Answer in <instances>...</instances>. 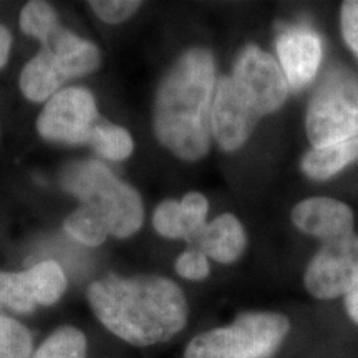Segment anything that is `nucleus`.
I'll use <instances>...</instances> for the list:
<instances>
[{
  "instance_id": "1",
  "label": "nucleus",
  "mask_w": 358,
  "mask_h": 358,
  "mask_svg": "<svg viewBox=\"0 0 358 358\" xmlns=\"http://www.w3.org/2000/svg\"><path fill=\"white\" fill-rule=\"evenodd\" d=\"M87 294L96 319L136 347L166 342L187 322L185 294L166 277L110 274L92 282Z\"/></svg>"
},
{
  "instance_id": "2",
  "label": "nucleus",
  "mask_w": 358,
  "mask_h": 358,
  "mask_svg": "<svg viewBox=\"0 0 358 358\" xmlns=\"http://www.w3.org/2000/svg\"><path fill=\"white\" fill-rule=\"evenodd\" d=\"M216 65L206 48H191L159 85L155 103V134L185 161H198L211 145V110Z\"/></svg>"
},
{
  "instance_id": "3",
  "label": "nucleus",
  "mask_w": 358,
  "mask_h": 358,
  "mask_svg": "<svg viewBox=\"0 0 358 358\" xmlns=\"http://www.w3.org/2000/svg\"><path fill=\"white\" fill-rule=\"evenodd\" d=\"M62 186L100 214L108 234L124 239L140 231L145 217L140 194L100 161L70 164L62 174Z\"/></svg>"
},
{
  "instance_id": "4",
  "label": "nucleus",
  "mask_w": 358,
  "mask_h": 358,
  "mask_svg": "<svg viewBox=\"0 0 358 358\" xmlns=\"http://www.w3.org/2000/svg\"><path fill=\"white\" fill-rule=\"evenodd\" d=\"M290 322L274 312H245L232 324L198 335L185 358H272L287 337Z\"/></svg>"
},
{
  "instance_id": "5",
  "label": "nucleus",
  "mask_w": 358,
  "mask_h": 358,
  "mask_svg": "<svg viewBox=\"0 0 358 358\" xmlns=\"http://www.w3.org/2000/svg\"><path fill=\"white\" fill-rule=\"evenodd\" d=\"M98 65L100 52L95 45L58 27L45 40L42 50L25 65L20 90L30 101L48 100L65 82L92 73Z\"/></svg>"
},
{
  "instance_id": "6",
  "label": "nucleus",
  "mask_w": 358,
  "mask_h": 358,
  "mask_svg": "<svg viewBox=\"0 0 358 358\" xmlns=\"http://www.w3.org/2000/svg\"><path fill=\"white\" fill-rule=\"evenodd\" d=\"M217 87L256 124L262 116L279 110L289 93L279 64L256 45H249L241 52L232 75L219 78Z\"/></svg>"
},
{
  "instance_id": "7",
  "label": "nucleus",
  "mask_w": 358,
  "mask_h": 358,
  "mask_svg": "<svg viewBox=\"0 0 358 358\" xmlns=\"http://www.w3.org/2000/svg\"><path fill=\"white\" fill-rule=\"evenodd\" d=\"M306 128L313 150H322L358 134V78L334 71L313 93Z\"/></svg>"
},
{
  "instance_id": "8",
  "label": "nucleus",
  "mask_w": 358,
  "mask_h": 358,
  "mask_svg": "<svg viewBox=\"0 0 358 358\" xmlns=\"http://www.w3.org/2000/svg\"><path fill=\"white\" fill-rule=\"evenodd\" d=\"M98 124L95 98L85 88L60 90L47 101L37 120V129L45 140L85 145Z\"/></svg>"
},
{
  "instance_id": "9",
  "label": "nucleus",
  "mask_w": 358,
  "mask_h": 358,
  "mask_svg": "<svg viewBox=\"0 0 358 358\" xmlns=\"http://www.w3.org/2000/svg\"><path fill=\"white\" fill-rule=\"evenodd\" d=\"M303 284L322 301L347 297L358 285V236L325 243L308 264Z\"/></svg>"
},
{
  "instance_id": "10",
  "label": "nucleus",
  "mask_w": 358,
  "mask_h": 358,
  "mask_svg": "<svg viewBox=\"0 0 358 358\" xmlns=\"http://www.w3.org/2000/svg\"><path fill=\"white\" fill-rule=\"evenodd\" d=\"M279 66L289 88L301 90L315 78L322 62V38L308 25H289L277 35Z\"/></svg>"
},
{
  "instance_id": "11",
  "label": "nucleus",
  "mask_w": 358,
  "mask_h": 358,
  "mask_svg": "<svg viewBox=\"0 0 358 358\" xmlns=\"http://www.w3.org/2000/svg\"><path fill=\"white\" fill-rule=\"evenodd\" d=\"M292 222L306 234L324 243L353 234V213L345 203L332 198H308L292 209Z\"/></svg>"
},
{
  "instance_id": "12",
  "label": "nucleus",
  "mask_w": 358,
  "mask_h": 358,
  "mask_svg": "<svg viewBox=\"0 0 358 358\" xmlns=\"http://www.w3.org/2000/svg\"><path fill=\"white\" fill-rule=\"evenodd\" d=\"M191 244L206 257H211L221 264H231L243 256L248 239L239 219L232 214H221L214 221L206 224Z\"/></svg>"
},
{
  "instance_id": "13",
  "label": "nucleus",
  "mask_w": 358,
  "mask_h": 358,
  "mask_svg": "<svg viewBox=\"0 0 358 358\" xmlns=\"http://www.w3.org/2000/svg\"><path fill=\"white\" fill-rule=\"evenodd\" d=\"M358 159V134L338 145L312 150L303 156L302 171L308 178L329 179Z\"/></svg>"
},
{
  "instance_id": "14",
  "label": "nucleus",
  "mask_w": 358,
  "mask_h": 358,
  "mask_svg": "<svg viewBox=\"0 0 358 358\" xmlns=\"http://www.w3.org/2000/svg\"><path fill=\"white\" fill-rule=\"evenodd\" d=\"M25 285L35 306H52L60 301L66 289L64 268L55 261H43L24 272Z\"/></svg>"
},
{
  "instance_id": "15",
  "label": "nucleus",
  "mask_w": 358,
  "mask_h": 358,
  "mask_svg": "<svg viewBox=\"0 0 358 358\" xmlns=\"http://www.w3.org/2000/svg\"><path fill=\"white\" fill-rule=\"evenodd\" d=\"M65 232L71 239L88 248L101 245L108 237V229L100 217V214L93 211L88 206H82L65 219Z\"/></svg>"
},
{
  "instance_id": "16",
  "label": "nucleus",
  "mask_w": 358,
  "mask_h": 358,
  "mask_svg": "<svg viewBox=\"0 0 358 358\" xmlns=\"http://www.w3.org/2000/svg\"><path fill=\"white\" fill-rule=\"evenodd\" d=\"M34 358H87V337L75 327H60L38 347Z\"/></svg>"
},
{
  "instance_id": "17",
  "label": "nucleus",
  "mask_w": 358,
  "mask_h": 358,
  "mask_svg": "<svg viewBox=\"0 0 358 358\" xmlns=\"http://www.w3.org/2000/svg\"><path fill=\"white\" fill-rule=\"evenodd\" d=\"M90 145L111 161L127 159L134 150L131 134L124 128L111 123H98L90 138Z\"/></svg>"
},
{
  "instance_id": "18",
  "label": "nucleus",
  "mask_w": 358,
  "mask_h": 358,
  "mask_svg": "<svg viewBox=\"0 0 358 358\" xmlns=\"http://www.w3.org/2000/svg\"><path fill=\"white\" fill-rule=\"evenodd\" d=\"M153 226L158 234L168 239H186L191 243L196 236L185 209L178 201H164L156 208Z\"/></svg>"
},
{
  "instance_id": "19",
  "label": "nucleus",
  "mask_w": 358,
  "mask_h": 358,
  "mask_svg": "<svg viewBox=\"0 0 358 358\" xmlns=\"http://www.w3.org/2000/svg\"><path fill=\"white\" fill-rule=\"evenodd\" d=\"M57 13L47 2H29L20 12V29L22 32L45 42L58 29Z\"/></svg>"
},
{
  "instance_id": "20",
  "label": "nucleus",
  "mask_w": 358,
  "mask_h": 358,
  "mask_svg": "<svg viewBox=\"0 0 358 358\" xmlns=\"http://www.w3.org/2000/svg\"><path fill=\"white\" fill-rule=\"evenodd\" d=\"M32 335L20 322L0 313V358H30Z\"/></svg>"
},
{
  "instance_id": "21",
  "label": "nucleus",
  "mask_w": 358,
  "mask_h": 358,
  "mask_svg": "<svg viewBox=\"0 0 358 358\" xmlns=\"http://www.w3.org/2000/svg\"><path fill=\"white\" fill-rule=\"evenodd\" d=\"M0 306H6L19 313L34 310L35 302L25 285L24 272H17V274L0 272Z\"/></svg>"
},
{
  "instance_id": "22",
  "label": "nucleus",
  "mask_w": 358,
  "mask_h": 358,
  "mask_svg": "<svg viewBox=\"0 0 358 358\" xmlns=\"http://www.w3.org/2000/svg\"><path fill=\"white\" fill-rule=\"evenodd\" d=\"M141 2H131V0H95L92 2V8L101 20L108 24H120L124 22L138 10Z\"/></svg>"
},
{
  "instance_id": "23",
  "label": "nucleus",
  "mask_w": 358,
  "mask_h": 358,
  "mask_svg": "<svg viewBox=\"0 0 358 358\" xmlns=\"http://www.w3.org/2000/svg\"><path fill=\"white\" fill-rule=\"evenodd\" d=\"M176 272L187 280H203L209 275L208 257L198 249H187L176 259Z\"/></svg>"
},
{
  "instance_id": "24",
  "label": "nucleus",
  "mask_w": 358,
  "mask_h": 358,
  "mask_svg": "<svg viewBox=\"0 0 358 358\" xmlns=\"http://www.w3.org/2000/svg\"><path fill=\"white\" fill-rule=\"evenodd\" d=\"M181 206L185 209L187 219H189L192 229H194V234L198 236L206 224H208L206 222V216H208L209 211L208 199L201 192H189V194H186L182 198Z\"/></svg>"
},
{
  "instance_id": "25",
  "label": "nucleus",
  "mask_w": 358,
  "mask_h": 358,
  "mask_svg": "<svg viewBox=\"0 0 358 358\" xmlns=\"http://www.w3.org/2000/svg\"><path fill=\"white\" fill-rule=\"evenodd\" d=\"M342 35L350 50L358 58V0H348L342 6L340 12Z\"/></svg>"
},
{
  "instance_id": "26",
  "label": "nucleus",
  "mask_w": 358,
  "mask_h": 358,
  "mask_svg": "<svg viewBox=\"0 0 358 358\" xmlns=\"http://www.w3.org/2000/svg\"><path fill=\"white\" fill-rule=\"evenodd\" d=\"M12 37L3 25H0V69L7 64L8 52H10Z\"/></svg>"
},
{
  "instance_id": "27",
  "label": "nucleus",
  "mask_w": 358,
  "mask_h": 358,
  "mask_svg": "<svg viewBox=\"0 0 358 358\" xmlns=\"http://www.w3.org/2000/svg\"><path fill=\"white\" fill-rule=\"evenodd\" d=\"M345 307L350 319L358 324V285L345 297Z\"/></svg>"
}]
</instances>
